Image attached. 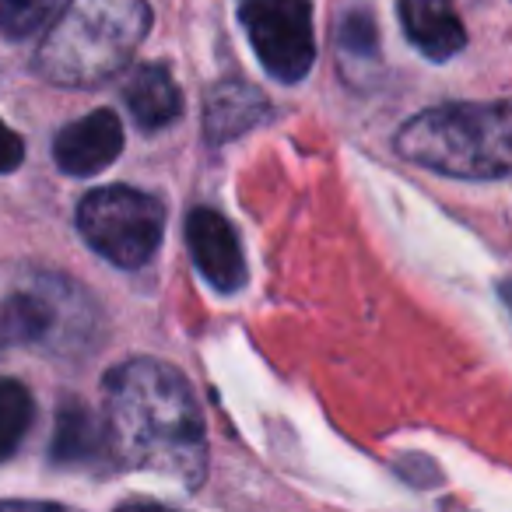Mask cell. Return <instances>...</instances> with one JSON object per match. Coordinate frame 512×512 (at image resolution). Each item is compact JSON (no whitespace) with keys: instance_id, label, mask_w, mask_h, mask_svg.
Returning <instances> with one entry per match:
<instances>
[{"instance_id":"obj_1","label":"cell","mask_w":512,"mask_h":512,"mask_svg":"<svg viewBox=\"0 0 512 512\" xmlns=\"http://www.w3.org/2000/svg\"><path fill=\"white\" fill-rule=\"evenodd\" d=\"M106 456L141 474H165L183 484L204 477V418L190 383L172 365L134 358L102 383Z\"/></svg>"},{"instance_id":"obj_2","label":"cell","mask_w":512,"mask_h":512,"mask_svg":"<svg viewBox=\"0 0 512 512\" xmlns=\"http://www.w3.org/2000/svg\"><path fill=\"white\" fill-rule=\"evenodd\" d=\"M151 29L148 0H67L36 50V71L60 88H95L130 64Z\"/></svg>"},{"instance_id":"obj_3","label":"cell","mask_w":512,"mask_h":512,"mask_svg":"<svg viewBox=\"0 0 512 512\" xmlns=\"http://www.w3.org/2000/svg\"><path fill=\"white\" fill-rule=\"evenodd\" d=\"M397 151L456 179H505L512 169L509 102H449L411 116L397 134Z\"/></svg>"},{"instance_id":"obj_4","label":"cell","mask_w":512,"mask_h":512,"mask_svg":"<svg viewBox=\"0 0 512 512\" xmlns=\"http://www.w3.org/2000/svg\"><path fill=\"white\" fill-rule=\"evenodd\" d=\"M85 242L116 267L148 264L165 232V211L155 197L134 186H99L78 207Z\"/></svg>"},{"instance_id":"obj_5","label":"cell","mask_w":512,"mask_h":512,"mask_svg":"<svg viewBox=\"0 0 512 512\" xmlns=\"http://www.w3.org/2000/svg\"><path fill=\"white\" fill-rule=\"evenodd\" d=\"M239 22L271 78L295 85L313 71V0H239Z\"/></svg>"},{"instance_id":"obj_6","label":"cell","mask_w":512,"mask_h":512,"mask_svg":"<svg viewBox=\"0 0 512 512\" xmlns=\"http://www.w3.org/2000/svg\"><path fill=\"white\" fill-rule=\"evenodd\" d=\"M186 246L200 278L221 295H235L246 285V256L235 228L211 207H193L186 218Z\"/></svg>"},{"instance_id":"obj_7","label":"cell","mask_w":512,"mask_h":512,"mask_svg":"<svg viewBox=\"0 0 512 512\" xmlns=\"http://www.w3.org/2000/svg\"><path fill=\"white\" fill-rule=\"evenodd\" d=\"M123 127L113 109H95L81 120L67 123L53 141V158L67 176H99L120 158Z\"/></svg>"},{"instance_id":"obj_8","label":"cell","mask_w":512,"mask_h":512,"mask_svg":"<svg viewBox=\"0 0 512 512\" xmlns=\"http://www.w3.org/2000/svg\"><path fill=\"white\" fill-rule=\"evenodd\" d=\"M397 18L404 25L411 46L428 60H449L467 46L460 15L449 0H400Z\"/></svg>"},{"instance_id":"obj_9","label":"cell","mask_w":512,"mask_h":512,"mask_svg":"<svg viewBox=\"0 0 512 512\" xmlns=\"http://www.w3.org/2000/svg\"><path fill=\"white\" fill-rule=\"evenodd\" d=\"M123 102L141 130H162L183 116V92L165 64H141L123 85Z\"/></svg>"},{"instance_id":"obj_10","label":"cell","mask_w":512,"mask_h":512,"mask_svg":"<svg viewBox=\"0 0 512 512\" xmlns=\"http://www.w3.org/2000/svg\"><path fill=\"white\" fill-rule=\"evenodd\" d=\"M271 106L253 85H242V81H225L207 95L204 109V134L211 144L232 141V137L246 134L249 127H256L260 120H267Z\"/></svg>"},{"instance_id":"obj_11","label":"cell","mask_w":512,"mask_h":512,"mask_svg":"<svg viewBox=\"0 0 512 512\" xmlns=\"http://www.w3.org/2000/svg\"><path fill=\"white\" fill-rule=\"evenodd\" d=\"M102 456H106L102 421L81 400L60 404L57 432H53V460L64 463V467H92Z\"/></svg>"},{"instance_id":"obj_12","label":"cell","mask_w":512,"mask_h":512,"mask_svg":"<svg viewBox=\"0 0 512 512\" xmlns=\"http://www.w3.org/2000/svg\"><path fill=\"white\" fill-rule=\"evenodd\" d=\"M53 313L36 295H15L0 309V348L8 344H32L46 334Z\"/></svg>"},{"instance_id":"obj_13","label":"cell","mask_w":512,"mask_h":512,"mask_svg":"<svg viewBox=\"0 0 512 512\" xmlns=\"http://www.w3.org/2000/svg\"><path fill=\"white\" fill-rule=\"evenodd\" d=\"M32 425V393L18 379H0V460L22 446Z\"/></svg>"},{"instance_id":"obj_14","label":"cell","mask_w":512,"mask_h":512,"mask_svg":"<svg viewBox=\"0 0 512 512\" xmlns=\"http://www.w3.org/2000/svg\"><path fill=\"white\" fill-rule=\"evenodd\" d=\"M64 0H0V32L8 39H29L50 25Z\"/></svg>"},{"instance_id":"obj_15","label":"cell","mask_w":512,"mask_h":512,"mask_svg":"<svg viewBox=\"0 0 512 512\" xmlns=\"http://www.w3.org/2000/svg\"><path fill=\"white\" fill-rule=\"evenodd\" d=\"M337 43H341V53L358 60H372L379 53V29L376 18L369 11H348L341 18V32H337Z\"/></svg>"},{"instance_id":"obj_16","label":"cell","mask_w":512,"mask_h":512,"mask_svg":"<svg viewBox=\"0 0 512 512\" xmlns=\"http://www.w3.org/2000/svg\"><path fill=\"white\" fill-rule=\"evenodd\" d=\"M25 158V144L8 123H0V172H15Z\"/></svg>"},{"instance_id":"obj_17","label":"cell","mask_w":512,"mask_h":512,"mask_svg":"<svg viewBox=\"0 0 512 512\" xmlns=\"http://www.w3.org/2000/svg\"><path fill=\"white\" fill-rule=\"evenodd\" d=\"M0 512H74L53 502H0Z\"/></svg>"},{"instance_id":"obj_18","label":"cell","mask_w":512,"mask_h":512,"mask_svg":"<svg viewBox=\"0 0 512 512\" xmlns=\"http://www.w3.org/2000/svg\"><path fill=\"white\" fill-rule=\"evenodd\" d=\"M116 512H179V509H169V505H158V502H127Z\"/></svg>"}]
</instances>
